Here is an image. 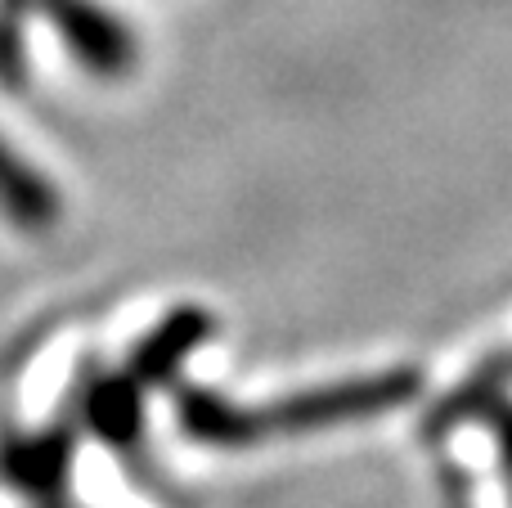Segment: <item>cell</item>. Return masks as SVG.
<instances>
[{
  "label": "cell",
  "instance_id": "3",
  "mask_svg": "<svg viewBox=\"0 0 512 508\" xmlns=\"http://www.w3.org/2000/svg\"><path fill=\"white\" fill-rule=\"evenodd\" d=\"M0 212L14 225H23V230H50L63 212L59 189L32 162L18 158L5 140H0Z\"/></svg>",
  "mask_w": 512,
  "mask_h": 508
},
{
  "label": "cell",
  "instance_id": "5",
  "mask_svg": "<svg viewBox=\"0 0 512 508\" xmlns=\"http://www.w3.org/2000/svg\"><path fill=\"white\" fill-rule=\"evenodd\" d=\"M86 419L95 423L99 437H131L135 419H140V401H135L131 378H108V383H95L86 396Z\"/></svg>",
  "mask_w": 512,
  "mask_h": 508
},
{
  "label": "cell",
  "instance_id": "1",
  "mask_svg": "<svg viewBox=\"0 0 512 508\" xmlns=\"http://www.w3.org/2000/svg\"><path fill=\"white\" fill-rule=\"evenodd\" d=\"M409 392H414V378L409 374H382V378L328 387V392H301L283 405H270V410H234V405L216 401L207 392H185L180 423H185V432L216 441V446H243V441L270 437V432H306V428L360 419V414L387 410V405L405 401Z\"/></svg>",
  "mask_w": 512,
  "mask_h": 508
},
{
  "label": "cell",
  "instance_id": "6",
  "mask_svg": "<svg viewBox=\"0 0 512 508\" xmlns=\"http://www.w3.org/2000/svg\"><path fill=\"white\" fill-rule=\"evenodd\" d=\"M63 446L59 441H32V446H14L5 450V477L9 482H18L27 495L36 491H54V482H59L63 473Z\"/></svg>",
  "mask_w": 512,
  "mask_h": 508
},
{
  "label": "cell",
  "instance_id": "4",
  "mask_svg": "<svg viewBox=\"0 0 512 508\" xmlns=\"http://www.w3.org/2000/svg\"><path fill=\"white\" fill-rule=\"evenodd\" d=\"M207 333H212V320H207L203 311H176L167 324H158V333H153L140 351H135L131 374L144 378V383H158V378H167Z\"/></svg>",
  "mask_w": 512,
  "mask_h": 508
},
{
  "label": "cell",
  "instance_id": "7",
  "mask_svg": "<svg viewBox=\"0 0 512 508\" xmlns=\"http://www.w3.org/2000/svg\"><path fill=\"white\" fill-rule=\"evenodd\" d=\"M23 77V41H18V0H9L0 14V81L18 86Z\"/></svg>",
  "mask_w": 512,
  "mask_h": 508
},
{
  "label": "cell",
  "instance_id": "2",
  "mask_svg": "<svg viewBox=\"0 0 512 508\" xmlns=\"http://www.w3.org/2000/svg\"><path fill=\"white\" fill-rule=\"evenodd\" d=\"M50 27L68 54L95 77H126L135 68V36L126 32L122 18H113L95 0H41Z\"/></svg>",
  "mask_w": 512,
  "mask_h": 508
}]
</instances>
